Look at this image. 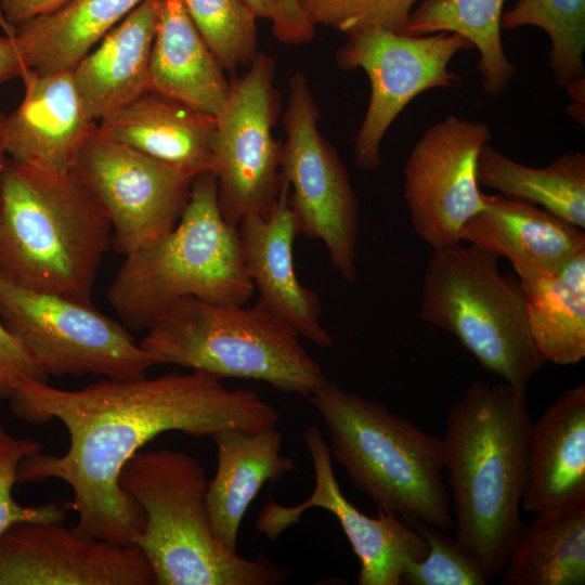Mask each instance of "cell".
Wrapping results in <instances>:
<instances>
[{
	"label": "cell",
	"instance_id": "f35d334b",
	"mask_svg": "<svg viewBox=\"0 0 585 585\" xmlns=\"http://www.w3.org/2000/svg\"><path fill=\"white\" fill-rule=\"evenodd\" d=\"M257 17L271 21L276 25L282 14V0H244Z\"/></svg>",
	"mask_w": 585,
	"mask_h": 585
},
{
	"label": "cell",
	"instance_id": "1f68e13d",
	"mask_svg": "<svg viewBox=\"0 0 585 585\" xmlns=\"http://www.w3.org/2000/svg\"><path fill=\"white\" fill-rule=\"evenodd\" d=\"M427 542L426 557L410 563L403 574L405 585H485L486 578L478 558L456 537L420 521L407 523Z\"/></svg>",
	"mask_w": 585,
	"mask_h": 585
},
{
	"label": "cell",
	"instance_id": "5bb4252c",
	"mask_svg": "<svg viewBox=\"0 0 585 585\" xmlns=\"http://www.w3.org/2000/svg\"><path fill=\"white\" fill-rule=\"evenodd\" d=\"M491 139L486 122L450 115L415 143L403 196L416 234L433 249L461 243V227L484 208L477 168Z\"/></svg>",
	"mask_w": 585,
	"mask_h": 585
},
{
	"label": "cell",
	"instance_id": "8992f818",
	"mask_svg": "<svg viewBox=\"0 0 585 585\" xmlns=\"http://www.w3.org/2000/svg\"><path fill=\"white\" fill-rule=\"evenodd\" d=\"M253 290L238 230L222 217L216 178L206 172L176 226L125 256L107 298L127 328L147 330L182 298L246 304Z\"/></svg>",
	"mask_w": 585,
	"mask_h": 585
},
{
	"label": "cell",
	"instance_id": "74e56055",
	"mask_svg": "<svg viewBox=\"0 0 585 585\" xmlns=\"http://www.w3.org/2000/svg\"><path fill=\"white\" fill-rule=\"evenodd\" d=\"M26 69L10 35L0 36V83L20 77Z\"/></svg>",
	"mask_w": 585,
	"mask_h": 585
},
{
	"label": "cell",
	"instance_id": "6da1fadb",
	"mask_svg": "<svg viewBox=\"0 0 585 585\" xmlns=\"http://www.w3.org/2000/svg\"><path fill=\"white\" fill-rule=\"evenodd\" d=\"M14 415L41 425L60 420L69 437L65 454L36 452L20 465L17 484L58 479L73 491L74 531L86 538L133 544L144 512L122 490L126 463L155 437L181 431L212 437L231 428L276 426L277 410L250 389H229L199 370L130 380L103 378L76 390L36 378L20 380L8 399Z\"/></svg>",
	"mask_w": 585,
	"mask_h": 585
},
{
	"label": "cell",
	"instance_id": "3957f363",
	"mask_svg": "<svg viewBox=\"0 0 585 585\" xmlns=\"http://www.w3.org/2000/svg\"><path fill=\"white\" fill-rule=\"evenodd\" d=\"M110 225L72 172L5 157L0 168V274L91 302Z\"/></svg>",
	"mask_w": 585,
	"mask_h": 585
},
{
	"label": "cell",
	"instance_id": "9c48e42d",
	"mask_svg": "<svg viewBox=\"0 0 585 585\" xmlns=\"http://www.w3.org/2000/svg\"><path fill=\"white\" fill-rule=\"evenodd\" d=\"M0 318L46 381L65 375L130 380L153 366L128 328L92 302L26 288L2 274Z\"/></svg>",
	"mask_w": 585,
	"mask_h": 585
},
{
	"label": "cell",
	"instance_id": "d4e9b609",
	"mask_svg": "<svg viewBox=\"0 0 585 585\" xmlns=\"http://www.w3.org/2000/svg\"><path fill=\"white\" fill-rule=\"evenodd\" d=\"M143 1L69 0L18 24H0L27 69L42 75L69 72Z\"/></svg>",
	"mask_w": 585,
	"mask_h": 585
},
{
	"label": "cell",
	"instance_id": "ffe728a7",
	"mask_svg": "<svg viewBox=\"0 0 585 585\" xmlns=\"http://www.w3.org/2000/svg\"><path fill=\"white\" fill-rule=\"evenodd\" d=\"M484 208L461 227L460 240L510 261L519 277L555 273L585 249V233L549 211L504 195L483 193Z\"/></svg>",
	"mask_w": 585,
	"mask_h": 585
},
{
	"label": "cell",
	"instance_id": "7a4b0ae2",
	"mask_svg": "<svg viewBox=\"0 0 585 585\" xmlns=\"http://www.w3.org/2000/svg\"><path fill=\"white\" fill-rule=\"evenodd\" d=\"M531 415L525 392L476 380L450 408L442 440L456 538L486 578L506 567L524 526Z\"/></svg>",
	"mask_w": 585,
	"mask_h": 585
},
{
	"label": "cell",
	"instance_id": "4dcf8cb0",
	"mask_svg": "<svg viewBox=\"0 0 585 585\" xmlns=\"http://www.w3.org/2000/svg\"><path fill=\"white\" fill-rule=\"evenodd\" d=\"M224 70L250 65L257 51V16L244 0H180Z\"/></svg>",
	"mask_w": 585,
	"mask_h": 585
},
{
	"label": "cell",
	"instance_id": "83f0119b",
	"mask_svg": "<svg viewBox=\"0 0 585 585\" xmlns=\"http://www.w3.org/2000/svg\"><path fill=\"white\" fill-rule=\"evenodd\" d=\"M505 0H422L411 13L406 32L421 36L453 32L466 38L480 53L478 69L490 95L502 94L515 68L502 44L500 23Z\"/></svg>",
	"mask_w": 585,
	"mask_h": 585
},
{
	"label": "cell",
	"instance_id": "603a6c76",
	"mask_svg": "<svg viewBox=\"0 0 585 585\" xmlns=\"http://www.w3.org/2000/svg\"><path fill=\"white\" fill-rule=\"evenodd\" d=\"M148 90L217 117L231 84L180 0H160L153 40Z\"/></svg>",
	"mask_w": 585,
	"mask_h": 585
},
{
	"label": "cell",
	"instance_id": "4fadbf2b",
	"mask_svg": "<svg viewBox=\"0 0 585 585\" xmlns=\"http://www.w3.org/2000/svg\"><path fill=\"white\" fill-rule=\"evenodd\" d=\"M70 172L108 221L112 247L123 256L176 226L195 180L98 131Z\"/></svg>",
	"mask_w": 585,
	"mask_h": 585
},
{
	"label": "cell",
	"instance_id": "9a60e30c",
	"mask_svg": "<svg viewBox=\"0 0 585 585\" xmlns=\"http://www.w3.org/2000/svg\"><path fill=\"white\" fill-rule=\"evenodd\" d=\"M314 469V489L308 499L285 506L269 499L262 507L256 530L274 541L298 523L310 508H323L338 520L360 560V585H402L406 567L428 552L425 538L396 515L378 509L369 517L342 494L336 479L328 443L315 425L303 433Z\"/></svg>",
	"mask_w": 585,
	"mask_h": 585
},
{
	"label": "cell",
	"instance_id": "30bf717a",
	"mask_svg": "<svg viewBox=\"0 0 585 585\" xmlns=\"http://www.w3.org/2000/svg\"><path fill=\"white\" fill-rule=\"evenodd\" d=\"M288 87L280 174L288 185L289 206L299 234L322 240L333 266L353 282L359 202L339 155L320 132L318 107L303 73L296 72Z\"/></svg>",
	"mask_w": 585,
	"mask_h": 585
},
{
	"label": "cell",
	"instance_id": "ac0fdd59",
	"mask_svg": "<svg viewBox=\"0 0 585 585\" xmlns=\"http://www.w3.org/2000/svg\"><path fill=\"white\" fill-rule=\"evenodd\" d=\"M20 77L25 93L5 117V155L37 168L70 172L98 129L86 110L73 72L42 75L26 68Z\"/></svg>",
	"mask_w": 585,
	"mask_h": 585
},
{
	"label": "cell",
	"instance_id": "5b68a950",
	"mask_svg": "<svg viewBox=\"0 0 585 585\" xmlns=\"http://www.w3.org/2000/svg\"><path fill=\"white\" fill-rule=\"evenodd\" d=\"M308 400L328 430L332 458L378 509L454 528L441 439L328 378Z\"/></svg>",
	"mask_w": 585,
	"mask_h": 585
},
{
	"label": "cell",
	"instance_id": "8d00e7d4",
	"mask_svg": "<svg viewBox=\"0 0 585 585\" xmlns=\"http://www.w3.org/2000/svg\"><path fill=\"white\" fill-rule=\"evenodd\" d=\"M69 0H0V20L15 25L53 11Z\"/></svg>",
	"mask_w": 585,
	"mask_h": 585
},
{
	"label": "cell",
	"instance_id": "f546056e",
	"mask_svg": "<svg viewBox=\"0 0 585 585\" xmlns=\"http://www.w3.org/2000/svg\"><path fill=\"white\" fill-rule=\"evenodd\" d=\"M536 26L549 37V66L561 87L584 78L585 0H519L502 16V29Z\"/></svg>",
	"mask_w": 585,
	"mask_h": 585
},
{
	"label": "cell",
	"instance_id": "d6a6232c",
	"mask_svg": "<svg viewBox=\"0 0 585 585\" xmlns=\"http://www.w3.org/2000/svg\"><path fill=\"white\" fill-rule=\"evenodd\" d=\"M314 27L328 26L347 35L368 28L406 32L418 0H296Z\"/></svg>",
	"mask_w": 585,
	"mask_h": 585
},
{
	"label": "cell",
	"instance_id": "44dd1931",
	"mask_svg": "<svg viewBox=\"0 0 585 585\" xmlns=\"http://www.w3.org/2000/svg\"><path fill=\"white\" fill-rule=\"evenodd\" d=\"M216 117L146 92L98 121V133L196 178L211 172Z\"/></svg>",
	"mask_w": 585,
	"mask_h": 585
},
{
	"label": "cell",
	"instance_id": "8fae6325",
	"mask_svg": "<svg viewBox=\"0 0 585 585\" xmlns=\"http://www.w3.org/2000/svg\"><path fill=\"white\" fill-rule=\"evenodd\" d=\"M274 74V60L258 52L249 69L231 84L216 117L211 173L221 214L236 227L247 216H269L281 190L282 143L272 133L278 114Z\"/></svg>",
	"mask_w": 585,
	"mask_h": 585
},
{
	"label": "cell",
	"instance_id": "52a82bcc",
	"mask_svg": "<svg viewBox=\"0 0 585 585\" xmlns=\"http://www.w3.org/2000/svg\"><path fill=\"white\" fill-rule=\"evenodd\" d=\"M140 346L153 365L262 381L306 399L327 379L299 334L258 302L182 298L150 326Z\"/></svg>",
	"mask_w": 585,
	"mask_h": 585
},
{
	"label": "cell",
	"instance_id": "e0dca14e",
	"mask_svg": "<svg viewBox=\"0 0 585 585\" xmlns=\"http://www.w3.org/2000/svg\"><path fill=\"white\" fill-rule=\"evenodd\" d=\"M237 230L248 276L259 294L257 302L300 337L322 348H334V338L321 324L317 294L304 287L296 273L294 243L299 231L289 206L287 183L282 180L277 202L269 216H247Z\"/></svg>",
	"mask_w": 585,
	"mask_h": 585
},
{
	"label": "cell",
	"instance_id": "e575fe53",
	"mask_svg": "<svg viewBox=\"0 0 585 585\" xmlns=\"http://www.w3.org/2000/svg\"><path fill=\"white\" fill-rule=\"evenodd\" d=\"M29 377L43 380L23 347L0 318V399L8 400L15 385Z\"/></svg>",
	"mask_w": 585,
	"mask_h": 585
},
{
	"label": "cell",
	"instance_id": "7c38bea8",
	"mask_svg": "<svg viewBox=\"0 0 585 585\" xmlns=\"http://www.w3.org/2000/svg\"><path fill=\"white\" fill-rule=\"evenodd\" d=\"M472 48L463 36L443 31L416 36L368 28L348 35L336 62L342 69L362 68L370 83L369 103L353 139L358 168L373 171L380 166L381 142L394 119L418 94L457 83L460 77L448 63Z\"/></svg>",
	"mask_w": 585,
	"mask_h": 585
},
{
	"label": "cell",
	"instance_id": "836d02e7",
	"mask_svg": "<svg viewBox=\"0 0 585 585\" xmlns=\"http://www.w3.org/2000/svg\"><path fill=\"white\" fill-rule=\"evenodd\" d=\"M43 445L34 439L11 434L0 414V536L11 526L28 521L63 522L70 509L69 502L39 506H24L13 496L21 463L27 456L42 451Z\"/></svg>",
	"mask_w": 585,
	"mask_h": 585
},
{
	"label": "cell",
	"instance_id": "d6986e66",
	"mask_svg": "<svg viewBox=\"0 0 585 585\" xmlns=\"http://www.w3.org/2000/svg\"><path fill=\"white\" fill-rule=\"evenodd\" d=\"M521 507L548 515L585 503V385L562 392L529 430Z\"/></svg>",
	"mask_w": 585,
	"mask_h": 585
},
{
	"label": "cell",
	"instance_id": "ab89813d",
	"mask_svg": "<svg viewBox=\"0 0 585 585\" xmlns=\"http://www.w3.org/2000/svg\"><path fill=\"white\" fill-rule=\"evenodd\" d=\"M5 117H6V114L0 110V168L5 158V150H4Z\"/></svg>",
	"mask_w": 585,
	"mask_h": 585
},
{
	"label": "cell",
	"instance_id": "2e32d148",
	"mask_svg": "<svg viewBox=\"0 0 585 585\" xmlns=\"http://www.w3.org/2000/svg\"><path fill=\"white\" fill-rule=\"evenodd\" d=\"M134 544L86 538L63 522L28 521L0 536V585H153Z\"/></svg>",
	"mask_w": 585,
	"mask_h": 585
},
{
	"label": "cell",
	"instance_id": "f1b7e54d",
	"mask_svg": "<svg viewBox=\"0 0 585 585\" xmlns=\"http://www.w3.org/2000/svg\"><path fill=\"white\" fill-rule=\"evenodd\" d=\"M530 332L546 362L572 365L585 356V289L544 272L519 277Z\"/></svg>",
	"mask_w": 585,
	"mask_h": 585
},
{
	"label": "cell",
	"instance_id": "277c9868",
	"mask_svg": "<svg viewBox=\"0 0 585 585\" xmlns=\"http://www.w3.org/2000/svg\"><path fill=\"white\" fill-rule=\"evenodd\" d=\"M144 512L133 544L157 585H278L291 571L262 556L247 559L216 537L208 515V480L202 463L171 448L139 451L119 478Z\"/></svg>",
	"mask_w": 585,
	"mask_h": 585
},
{
	"label": "cell",
	"instance_id": "d590c367",
	"mask_svg": "<svg viewBox=\"0 0 585 585\" xmlns=\"http://www.w3.org/2000/svg\"><path fill=\"white\" fill-rule=\"evenodd\" d=\"M314 26L309 23L296 0H282L278 23L272 26L276 39L288 44L307 43L314 36Z\"/></svg>",
	"mask_w": 585,
	"mask_h": 585
},
{
	"label": "cell",
	"instance_id": "7402d4cb",
	"mask_svg": "<svg viewBox=\"0 0 585 585\" xmlns=\"http://www.w3.org/2000/svg\"><path fill=\"white\" fill-rule=\"evenodd\" d=\"M217 470L208 480L206 503L218 541L236 551L238 531L247 508L266 482L295 470L290 457L281 455L283 434L276 426L224 429L212 435Z\"/></svg>",
	"mask_w": 585,
	"mask_h": 585
},
{
	"label": "cell",
	"instance_id": "cb8c5ba5",
	"mask_svg": "<svg viewBox=\"0 0 585 585\" xmlns=\"http://www.w3.org/2000/svg\"><path fill=\"white\" fill-rule=\"evenodd\" d=\"M160 0H144L72 70L89 116H104L148 92L150 57Z\"/></svg>",
	"mask_w": 585,
	"mask_h": 585
},
{
	"label": "cell",
	"instance_id": "484cf974",
	"mask_svg": "<svg viewBox=\"0 0 585 585\" xmlns=\"http://www.w3.org/2000/svg\"><path fill=\"white\" fill-rule=\"evenodd\" d=\"M502 585H583L585 503L524 524L499 574Z\"/></svg>",
	"mask_w": 585,
	"mask_h": 585
},
{
	"label": "cell",
	"instance_id": "ba28073f",
	"mask_svg": "<svg viewBox=\"0 0 585 585\" xmlns=\"http://www.w3.org/2000/svg\"><path fill=\"white\" fill-rule=\"evenodd\" d=\"M420 317L454 335L487 373L526 391L546 362L529 326L520 282L504 275L498 258L469 244L433 249Z\"/></svg>",
	"mask_w": 585,
	"mask_h": 585
},
{
	"label": "cell",
	"instance_id": "4316f807",
	"mask_svg": "<svg viewBox=\"0 0 585 585\" xmlns=\"http://www.w3.org/2000/svg\"><path fill=\"white\" fill-rule=\"evenodd\" d=\"M478 182L585 227V155L569 151L542 168L508 158L490 144L478 158Z\"/></svg>",
	"mask_w": 585,
	"mask_h": 585
}]
</instances>
